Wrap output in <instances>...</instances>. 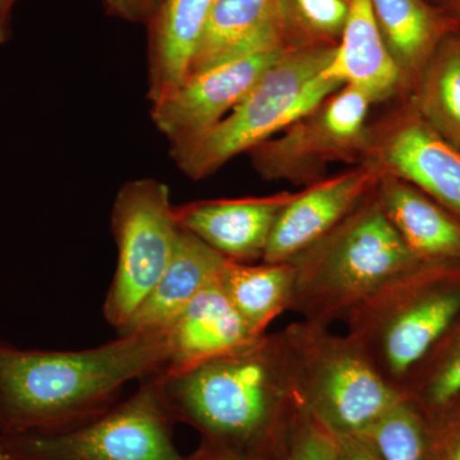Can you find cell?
<instances>
[{
	"instance_id": "6da1fadb",
	"label": "cell",
	"mask_w": 460,
	"mask_h": 460,
	"mask_svg": "<svg viewBox=\"0 0 460 460\" xmlns=\"http://www.w3.org/2000/svg\"><path fill=\"white\" fill-rule=\"evenodd\" d=\"M175 423L201 441L192 460H284L301 410L283 330L180 372L153 375Z\"/></svg>"
},
{
	"instance_id": "7a4b0ae2",
	"label": "cell",
	"mask_w": 460,
	"mask_h": 460,
	"mask_svg": "<svg viewBox=\"0 0 460 460\" xmlns=\"http://www.w3.org/2000/svg\"><path fill=\"white\" fill-rule=\"evenodd\" d=\"M166 332H138L83 350L0 343V434H54L98 419L124 387L164 370Z\"/></svg>"
},
{
	"instance_id": "3957f363",
	"label": "cell",
	"mask_w": 460,
	"mask_h": 460,
	"mask_svg": "<svg viewBox=\"0 0 460 460\" xmlns=\"http://www.w3.org/2000/svg\"><path fill=\"white\" fill-rule=\"evenodd\" d=\"M293 270L290 310L330 326L381 289L425 265L398 234L376 187L323 238L288 261Z\"/></svg>"
},
{
	"instance_id": "277c9868",
	"label": "cell",
	"mask_w": 460,
	"mask_h": 460,
	"mask_svg": "<svg viewBox=\"0 0 460 460\" xmlns=\"http://www.w3.org/2000/svg\"><path fill=\"white\" fill-rule=\"evenodd\" d=\"M460 314V268L422 265L344 320L347 332L398 392Z\"/></svg>"
},
{
	"instance_id": "5b68a950",
	"label": "cell",
	"mask_w": 460,
	"mask_h": 460,
	"mask_svg": "<svg viewBox=\"0 0 460 460\" xmlns=\"http://www.w3.org/2000/svg\"><path fill=\"white\" fill-rule=\"evenodd\" d=\"M337 47L284 51L228 117L174 160L181 172L205 180L319 107L343 87L323 75Z\"/></svg>"
},
{
	"instance_id": "8992f818",
	"label": "cell",
	"mask_w": 460,
	"mask_h": 460,
	"mask_svg": "<svg viewBox=\"0 0 460 460\" xmlns=\"http://www.w3.org/2000/svg\"><path fill=\"white\" fill-rule=\"evenodd\" d=\"M283 334L302 408L332 435L361 434L402 398L349 335L304 320Z\"/></svg>"
},
{
	"instance_id": "52a82bcc",
	"label": "cell",
	"mask_w": 460,
	"mask_h": 460,
	"mask_svg": "<svg viewBox=\"0 0 460 460\" xmlns=\"http://www.w3.org/2000/svg\"><path fill=\"white\" fill-rule=\"evenodd\" d=\"M174 425L150 376L129 398L78 428L2 436L12 460H192L175 447Z\"/></svg>"
},
{
	"instance_id": "ba28073f",
	"label": "cell",
	"mask_w": 460,
	"mask_h": 460,
	"mask_svg": "<svg viewBox=\"0 0 460 460\" xmlns=\"http://www.w3.org/2000/svg\"><path fill=\"white\" fill-rule=\"evenodd\" d=\"M164 181H126L115 196L111 226L117 269L107 298L105 320L117 332L128 323L171 261L180 226Z\"/></svg>"
},
{
	"instance_id": "9c48e42d",
	"label": "cell",
	"mask_w": 460,
	"mask_h": 460,
	"mask_svg": "<svg viewBox=\"0 0 460 460\" xmlns=\"http://www.w3.org/2000/svg\"><path fill=\"white\" fill-rule=\"evenodd\" d=\"M372 102L362 91L341 87L305 117L248 153L265 181L313 186L332 163L367 157L371 136L366 120Z\"/></svg>"
},
{
	"instance_id": "30bf717a",
	"label": "cell",
	"mask_w": 460,
	"mask_h": 460,
	"mask_svg": "<svg viewBox=\"0 0 460 460\" xmlns=\"http://www.w3.org/2000/svg\"><path fill=\"white\" fill-rule=\"evenodd\" d=\"M286 50L259 51L190 75L151 104V120L168 142L172 160L189 153L228 117Z\"/></svg>"
},
{
	"instance_id": "8fae6325",
	"label": "cell",
	"mask_w": 460,
	"mask_h": 460,
	"mask_svg": "<svg viewBox=\"0 0 460 460\" xmlns=\"http://www.w3.org/2000/svg\"><path fill=\"white\" fill-rule=\"evenodd\" d=\"M366 160L460 217V151L419 114L402 118L380 140L371 138Z\"/></svg>"
},
{
	"instance_id": "7c38bea8",
	"label": "cell",
	"mask_w": 460,
	"mask_h": 460,
	"mask_svg": "<svg viewBox=\"0 0 460 460\" xmlns=\"http://www.w3.org/2000/svg\"><path fill=\"white\" fill-rule=\"evenodd\" d=\"M381 172L366 160L352 171L296 193L272 229L263 262L280 263L323 238L377 186Z\"/></svg>"
},
{
	"instance_id": "4fadbf2b",
	"label": "cell",
	"mask_w": 460,
	"mask_h": 460,
	"mask_svg": "<svg viewBox=\"0 0 460 460\" xmlns=\"http://www.w3.org/2000/svg\"><path fill=\"white\" fill-rule=\"evenodd\" d=\"M296 193L206 199L175 205L178 226L229 261L255 263L265 255L278 217Z\"/></svg>"
},
{
	"instance_id": "5bb4252c",
	"label": "cell",
	"mask_w": 460,
	"mask_h": 460,
	"mask_svg": "<svg viewBox=\"0 0 460 460\" xmlns=\"http://www.w3.org/2000/svg\"><path fill=\"white\" fill-rule=\"evenodd\" d=\"M166 337L169 361L163 371L180 372L241 349L262 335L248 326L217 280L192 299Z\"/></svg>"
},
{
	"instance_id": "9a60e30c",
	"label": "cell",
	"mask_w": 460,
	"mask_h": 460,
	"mask_svg": "<svg viewBox=\"0 0 460 460\" xmlns=\"http://www.w3.org/2000/svg\"><path fill=\"white\" fill-rule=\"evenodd\" d=\"M378 199L408 250L425 265L460 268V217L407 181L383 174Z\"/></svg>"
},
{
	"instance_id": "2e32d148",
	"label": "cell",
	"mask_w": 460,
	"mask_h": 460,
	"mask_svg": "<svg viewBox=\"0 0 460 460\" xmlns=\"http://www.w3.org/2000/svg\"><path fill=\"white\" fill-rule=\"evenodd\" d=\"M229 260L181 229L171 261L119 334L166 332L206 287L220 279Z\"/></svg>"
},
{
	"instance_id": "e0dca14e",
	"label": "cell",
	"mask_w": 460,
	"mask_h": 460,
	"mask_svg": "<svg viewBox=\"0 0 460 460\" xmlns=\"http://www.w3.org/2000/svg\"><path fill=\"white\" fill-rule=\"evenodd\" d=\"M349 16L334 57L323 71L328 80L362 91L372 104L398 93L407 84L387 49L370 0H350Z\"/></svg>"
},
{
	"instance_id": "ac0fdd59",
	"label": "cell",
	"mask_w": 460,
	"mask_h": 460,
	"mask_svg": "<svg viewBox=\"0 0 460 460\" xmlns=\"http://www.w3.org/2000/svg\"><path fill=\"white\" fill-rule=\"evenodd\" d=\"M279 3L215 0L190 75L259 51L286 49L281 41Z\"/></svg>"
},
{
	"instance_id": "d6986e66",
	"label": "cell",
	"mask_w": 460,
	"mask_h": 460,
	"mask_svg": "<svg viewBox=\"0 0 460 460\" xmlns=\"http://www.w3.org/2000/svg\"><path fill=\"white\" fill-rule=\"evenodd\" d=\"M215 0H163L151 22L147 99H164L189 78Z\"/></svg>"
},
{
	"instance_id": "ffe728a7",
	"label": "cell",
	"mask_w": 460,
	"mask_h": 460,
	"mask_svg": "<svg viewBox=\"0 0 460 460\" xmlns=\"http://www.w3.org/2000/svg\"><path fill=\"white\" fill-rule=\"evenodd\" d=\"M387 49L407 84L419 78L436 48L459 27L426 0H370Z\"/></svg>"
},
{
	"instance_id": "44dd1931",
	"label": "cell",
	"mask_w": 460,
	"mask_h": 460,
	"mask_svg": "<svg viewBox=\"0 0 460 460\" xmlns=\"http://www.w3.org/2000/svg\"><path fill=\"white\" fill-rule=\"evenodd\" d=\"M220 286L230 304L256 335L266 334L272 321L290 310L293 270L289 262H226Z\"/></svg>"
},
{
	"instance_id": "7402d4cb",
	"label": "cell",
	"mask_w": 460,
	"mask_h": 460,
	"mask_svg": "<svg viewBox=\"0 0 460 460\" xmlns=\"http://www.w3.org/2000/svg\"><path fill=\"white\" fill-rule=\"evenodd\" d=\"M414 109L460 151V33L447 35L417 78Z\"/></svg>"
},
{
	"instance_id": "603a6c76",
	"label": "cell",
	"mask_w": 460,
	"mask_h": 460,
	"mask_svg": "<svg viewBox=\"0 0 460 460\" xmlns=\"http://www.w3.org/2000/svg\"><path fill=\"white\" fill-rule=\"evenodd\" d=\"M356 436L378 460H431V420L404 395Z\"/></svg>"
},
{
	"instance_id": "cb8c5ba5",
	"label": "cell",
	"mask_w": 460,
	"mask_h": 460,
	"mask_svg": "<svg viewBox=\"0 0 460 460\" xmlns=\"http://www.w3.org/2000/svg\"><path fill=\"white\" fill-rule=\"evenodd\" d=\"M401 393L431 417L460 396V314Z\"/></svg>"
},
{
	"instance_id": "d4e9b609",
	"label": "cell",
	"mask_w": 460,
	"mask_h": 460,
	"mask_svg": "<svg viewBox=\"0 0 460 460\" xmlns=\"http://www.w3.org/2000/svg\"><path fill=\"white\" fill-rule=\"evenodd\" d=\"M349 3L348 0H280L284 48L337 47L349 16Z\"/></svg>"
},
{
	"instance_id": "484cf974",
	"label": "cell",
	"mask_w": 460,
	"mask_h": 460,
	"mask_svg": "<svg viewBox=\"0 0 460 460\" xmlns=\"http://www.w3.org/2000/svg\"><path fill=\"white\" fill-rule=\"evenodd\" d=\"M284 460H339L335 436L301 407Z\"/></svg>"
},
{
	"instance_id": "4316f807",
	"label": "cell",
	"mask_w": 460,
	"mask_h": 460,
	"mask_svg": "<svg viewBox=\"0 0 460 460\" xmlns=\"http://www.w3.org/2000/svg\"><path fill=\"white\" fill-rule=\"evenodd\" d=\"M429 420L432 425L431 460H460V396Z\"/></svg>"
},
{
	"instance_id": "83f0119b",
	"label": "cell",
	"mask_w": 460,
	"mask_h": 460,
	"mask_svg": "<svg viewBox=\"0 0 460 460\" xmlns=\"http://www.w3.org/2000/svg\"><path fill=\"white\" fill-rule=\"evenodd\" d=\"M108 13L129 22L150 23L163 0H102Z\"/></svg>"
},
{
	"instance_id": "f1b7e54d",
	"label": "cell",
	"mask_w": 460,
	"mask_h": 460,
	"mask_svg": "<svg viewBox=\"0 0 460 460\" xmlns=\"http://www.w3.org/2000/svg\"><path fill=\"white\" fill-rule=\"evenodd\" d=\"M339 460H378L357 436H335Z\"/></svg>"
},
{
	"instance_id": "f546056e",
	"label": "cell",
	"mask_w": 460,
	"mask_h": 460,
	"mask_svg": "<svg viewBox=\"0 0 460 460\" xmlns=\"http://www.w3.org/2000/svg\"><path fill=\"white\" fill-rule=\"evenodd\" d=\"M426 2L447 20L456 23L460 31V0H426Z\"/></svg>"
},
{
	"instance_id": "4dcf8cb0",
	"label": "cell",
	"mask_w": 460,
	"mask_h": 460,
	"mask_svg": "<svg viewBox=\"0 0 460 460\" xmlns=\"http://www.w3.org/2000/svg\"><path fill=\"white\" fill-rule=\"evenodd\" d=\"M17 0H0V45L5 44L11 35V13Z\"/></svg>"
},
{
	"instance_id": "1f68e13d",
	"label": "cell",
	"mask_w": 460,
	"mask_h": 460,
	"mask_svg": "<svg viewBox=\"0 0 460 460\" xmlns=\"http://www.w3.org/2000/svg\"><path fill=\"white\" fill-rule=\"evenodd\" d=\"M0 460H12L11 456L5 449L4 441H3V436L0 434Z\"/></svg>"
},
{
	"instance_id": "d6a6232c",
	"label": "cell",
	"mask_w": 460,
	"mask_h": 460,
	"mask_svg": "<svg viewBox=\"0 0 460 460\" xmlns=\"http://www.w3.org/2000/svg\"><path fill=\"white\" fill-rule=\"evenodd\" d=\"M348 2H350V0H348Z\"/></svg>"
},
{
	"instance_id": "836d02e7",
	"label": "cell",
	"mask_w": 460,
	"mask_h": 460,
	"mask_svg": "<svg viewBox=\"0 0 460 460\" xmlns=\"http://www.w3.org/2000/svg\"><path fill=\"white\" fill-rule=\"evenodd\" d=\"M459 33H460V31H459Z\"/></svg>"
}]
</instances>
